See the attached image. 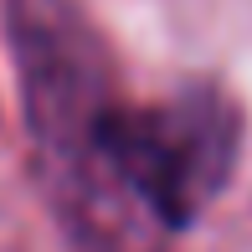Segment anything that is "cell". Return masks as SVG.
Returning a JSON list of instances; mask_svg holds the SVG:
<instances>
[{
    "instance_id": "1",
    "label": "cell",
    "mask_w": 252,
    "mask_h": 252,
    "mask_svg": "<svg viewBox=\"0 0 252 252\" xmlns=\"http://www.w3.org/2000/svg\"><path fill=\"white\" fill-rule=\"evenodd\" d=\"M242 155V108L211 83H190L165 103H119L98 113L88 170L129 190L159 226H190L226 190Z\"/></svg>"
},
{
    "instance_id": "2",
    "label": "cell",
    "mask_w": 252,
    "mask_h": 252,
    "mask_svg": "<svg viewBox=\"0 0 252 252\" xmlns=\"http://www.w3.org/2000/svg\"><path fill=\"white\" fill-rule=\"evenodd\" d=\"M10 36H16V62L21 83H26V113L36 129V144L77 186L93 180L88 170L93 124L119 98L93 26L72 0H10Z\"/></svg>"
}]
</instances>
